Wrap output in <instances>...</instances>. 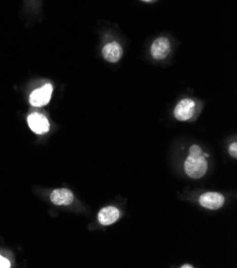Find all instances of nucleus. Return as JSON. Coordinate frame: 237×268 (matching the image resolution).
Listing matches in <instances>:
<instances>
[{
	"label": "nucleus",
	"instance_id": "f8f14e48",
	"mask_svg": "<svg viewBox=\"0 0 237 268\" xmlns=\"http://www.w3.org/2000/svg\"><path fill=\"white\" fill-rule=\"evenodd\" d=\"M183 268H186V267H188V268H190V267H193V266H190V265H184V266H182Z\"/></svg>",
	"mask_w": 237,
	"mask_h": 268
},
{
	"label": "nucleus",
	"instance_id": "1a4fd4ad",
	"mask_svg": "<svg viewBox=\"0 0 237 268\" xmlns=\"http://www.w3.org/2000/svg\"><path fill=\"white\" fill-rule=\"evenodd\" d=\"M103 56L107 61L111 63H115L119 61L122 57V47L117 42L109 43L103 49Z\"/></svg>",
	"mask_w": 237,
	"mask_h": 268
},
{
	"label": "nucleus",
	"instance_id": "39448f33",
	"mask_svg": "<svg viewBox=\"0 0 237 268\" xmlns=\"http://www.w3.org/2000/svg\"><path fill=\"white\" fill-rule=\"evenodd\" d=\"M27 121L30 129L38 135H43V133H46L49 130V122L47 118L41 114L30 115Z\"/></svg>",
	"mask_w": 237,
	"mask_h": 268
},
{
	"label": "nucleus",
	"instance_id": "f257e3e1",
	"mask_svg": "<svg viewBox=\"0 0 237 268\" xmlns=\"http://www.w3.org/2000/svg\"><path fill=\"white\" fill-rule=\"evenodd\" d=\"M184 169L191 178H200L208 171V162L203 153H189L185 160Z\"/></svg>",
	"mask_w": 237,
	"mask_h": 268
},
{
	"label": "nucleus",
	"instance_id": "20e7f679",
	"mask_svg": "<svg viewBox=\"0 0 237 268\" xmlns=\"http://www.w3.org/2000/svg\"><path fill=\"white\" fill-rule=\"evenodd\" d=\"M172 44L165 37L156 39L151 45V56L155 60H164L171 52Z\"/></svg>",
	"mask_w": 237,
	"mask_h": 268
},
{
	"label": "nucleus",
	"instance_id": "7ed1b4c3",
	"mask_svg": "<svg viewBox=\"0 0 237 268\" xmlns=\"http://www.w3.org/2000/svg\"><path fill=\"white\" fill-rule=\"evenodd\" d=\"M196 104L193 99L185 98L180 102L175 108V117L179 121H188L195 114Z\"/></svg>",
	"mask_w": 237,
	"mask_h": 268
},
{
	"label": "nucleus",
	"instance_id": "423d86ee",
	"mask_svg": "<svg viewBox=\"0 0 237 268\" xmlns=\"http://www.w3.org/2000/svg\"><path fill=\"white\" fill-rule=\"evenodd\" d=\"M199 202L201 206L206 208L218 209L224 203V197L218 193H207L200 197Z\"/></svg>",
	"mask_w": 237,
	"mask_h": 268
},
{
	"label": "nucleus",
	"instance_id": "9b49d317",
	"mask_svg": "<svg viewBox=\"0 0 237 268\" xmlns=\"http://www.w3.org/2000/svg\"><path fill=\"white\" fill-rule=\"evenodd\" d=\"M229 151H230V154L233 156V157H235V158L237 157V144H236V142L231 144Z\"/></svg>",
	"mask_w": 237,
	"mask_h": 268
},
{
	"label": "nucleus",
	"instance_id": "ddd939ff",
	"mask_svg": "<svg viewBox=\"0 0 237 268\" xmlns=\"http://www.w3.org/2000/svg\"><path fill=\"white\" fill-rule=\"evenodd\" d=\"M143 2H146V3H148V2H151V0H143Z\"/></svg>",
	"mask_w": 237,
	"mask_h": 268
},
{
	"label": "nucleus",
	"instance_id": "f03ea898",
	"mask_svg": "<svg viewBox=\"0 0 237 268\" xmlns=\"http://www.w3.org/2000/svg\"><path fill=\"white\" fill-rule=\"evenodd\" d=\"M52 92H53L52 85L50 84L45 85L31 93L29 102L35 107H43L50 102Z\"/></svg>",
	"mask_w": 237,
	"mask_h": 268
},
{
	"label": "nucleus",
	"instance_id": "9d476101",
	"mask_svg": "<svg viewBox=\"0 0 237 268\" xmlns=\"http://www.w3.org/2000/svg\"><path fill=\"white\" fill-rule=\"evenodd\" d=\"M11 267L10 261H8L3 255H0V268H9Z\"/></svg>",
	"mask_w": 237,
	"mask_h": 268
},
{
	"label": "nucleus",
	"instance_id": "6e6552de",
	"mask_svg": "<svg viewBox=\"0 0 237 268\" xmlns=\"http://www.w3.org/2000/svg\"><path fill=\"white\" fill-rule=\"evenodd\" d=\"M120 217V211L114 206H107L101 209L98 214V221L103 226H110L116 222Z\"/></svg>",
	"mask_w": 237,
	"mask_h": 268
},
{
	"label": "nucleus",
	"instance_id": "0eeeda50",
	"mask_svg": "<svg viewBox=\"0 0 237 268\" xmlns=\"http://www.w3.org/2000/svg\"><path fill=\"white\" fill-rule=\"evenodd\" d=\"M51 202L55 205H71L74 201V195L66 188H60L55 189L50 195Z\"/></svg>",
	"mask_w": 237,
	"mask_h": 268
}]
</instances>
